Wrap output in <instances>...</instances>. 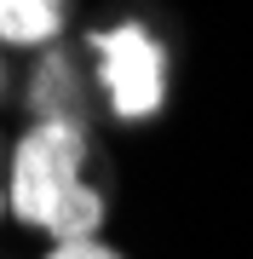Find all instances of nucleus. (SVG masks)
I'll return each instance as SVG.
<instances>
[{
	"label": "nucleus",
	"instance_id": "nucleus-4",
	"mask_svg": "<svg viewBox=\"0 0 253 259\" xmlns=\"http://www.w3.org/2000/svg\"><path fill=\"white\" fill-rule=\"evenodd\" d=\"M29 104L35 121H58V115H81V75L64 52H40L35 81H29Z\"/></svg>",
	"mask_w": 253,
	"mask_h": 259
},
{
	"label": "nucleus",
	"instance_id": "nucleus-7",
	"mask_svg": "<svg viewBox=\"0 0 253 259\" xmlns=\"http://www.w3.org/2000/svg\"><path fill=\"white\" fill-rule=\"evenodd\" d=\"M0 219H6V185H0Z\"/></svg>",
	"mask_w": 253,
	"mask_h": 259
},
{
	"label": "nucleus",
	"instance_id": "nucleus-6",
	"mask_svg": "<svg viewBox=\"0 0 253 259\" xmlns=\"http://www.w3.org/2000/svg\"><path fill=\"white\" fill-rule=\"evenodd\" d=\"M0 93H6V58H0Z\"/></svg>",
	"mask_w": 253,
	"mask_h": 259
},
{
	"label": "nucleus",
	"instance_id": "nucleus-2",
	"mask_svg": "<svg viewBox=\"0 0 253 259\" xmlns=\"http://www.w3.org/2000/svg\"><path fill=\"white\" fill-rule=\"evenodd\" d=\"M86 47L98 58V87L121 121H144L161 110V98H167V52L144 23L92 29Z\"/></svg>",
	"mask_w": 253,
	"mask_h": 259
},
{
	"label": "nucleus",
	"instance_id": "nucleus-1",
	"mask_svg": "<svg viewBox=\"0 0 253 259\" xmlns=\"http://www.w3.org/2000/svg\"><path fill=\"white\" fill-rule=\"evenodd\" d=\"M92 133L81 115L29 121L6 161V213L58 242H92L104 225V190L86 179Z\"/></svg>",
	"mask_w": 253,
	"mask_h": 259
},
{
	"label": "nucleus",
	"instance_id": "nucleus-3",
	"mask_svg": "<svg viewBox=\"0 0 253 259\" xmlns=\"http://www.w3.org/2000/svg\"><path fill=\"white\" fill-rule=\"evenodd\" d=\"M69 0H0V47H46L64 35Z\"/></svg>",
	"mask_w": 253,
	"mask_h": 259
},
{
	"label": "nucleus",
	"instance_id": "nucleus-5",
	"mask_svg": "<svg viewBox=\"0 0 253 259\" xmlns=\"http://www.w3.org/2000/svg\"><path fill=\"white\" fill-rule=\"evenodd\" d=\"M46 259H121V253L92 236V242H58V248H46Z\"/></svg>",
	"mask_w": 253,
	"mask_h": 259
}]
</instances>
